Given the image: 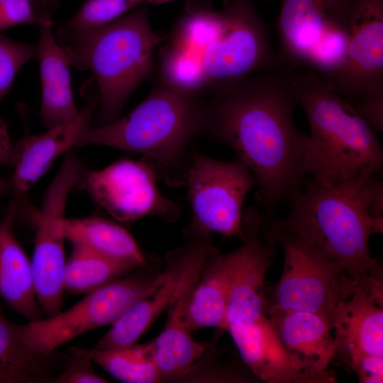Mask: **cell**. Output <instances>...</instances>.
Returning a JSON list of instances; mask_svg holds the SVG:
<instances>
[{"instance_id": "21", "label": "cell", "mask_w": 383, "mask_h": 383, "mask_svg": "<svg viewBox=\"0 0 383 383\" xmlns=\"http://www.w3.org/2000/svg\"><path fill=\"white\" fill-rule=\"evenodd\" d=\"M16 204L15 198L0 221V296L13 310L33 321L40 319L41 313L35 299L30 262L13 231Z\"/></svg>"}, {"instance_id": "7", "label": "cell", "mask_w": 383, "mask_h": 383, "mask_svg": "<svg viewBox=\"0 0 383 383\" xmlns=\"http://www.w3.org/2000/svg\"><path fill=\"white\" fill-rule=\"evenodd\" d=\"M280 1L274 28L283 66L333 75L345 59L352 0Z\"/></svg>"}, {"instance_id": "3", "label": "cell", "mask_w": 383, "mask_h": 383, "mask_svg": "<svg viewBox=\"0 0 383 383\" xmlns=\"http://www.w3.org/2000/svg\"><path fill=\"white\" fill-rule=\"evenodd\" d=\"M163 49L202 94L282 65L252 0H224L221 11L209 0L187 1Z\"/></svg>"}, {"instance_id": "8", "label": "cell", "mask_w": 383, "mask_h": 383, "mask_svg": "<svg viewBox=\"0 0 383 383\" xmlns=\"http://www.w3.org/2000/svg\"><path fill=\"white\" fill-rule=\"evenodd\" d=\"M157 275L134 274L118 278L88 293L65 312L15 324L16 333L30 351L48 356L58 347L91 330L113 324L132 305L151 294L165 280Z\"/></svg>"}, {"instance_id": "36", "label": "cell", "mask_w": 383, "mask_h": 383, "mask_svg": "<svg viewBox=\"0 0 383 383\" xmlns=\"http://www.w3.org/2000/svg\"><path fill=\"white\" fill-rule=\"evenodd\" d=\"M145 4H162L165 3L170 2L172 0H143Z\"/></svg>"}, {"instance_id": "25", "label": "cell", "mask_w": 383, "mask_h": 383, "mask_svg": "<svg viewBox=\"0 0 383 383\" xmlns=\"http://www.w3.org/2000/svg\"><path fill=\"white\" fill-rule=\"evenodd\" d=\"M73 354L87 357L115 379L126 383H155L162 380L152 341L117 350L74 348Z\"/></svg>"}, {"instance_id": "2", "label": "cell", "mask_w": 383, "mask_h": 383, "mask_svg": "<svg viewBox=\"0 0 383 383\" xmlns=\"http://www.w3.org/2000/svg\"><path fill=\"white\" fill-rule=\"evenodd\" d=\"M376 174L367 170L341 182L310 177L292 195L289 214L270 219L268 230L299 240L344 269L361 287L382 293V270L368 246L370 237L383 228L382 217L370 213L383 186Z\"/></svg>"}, {"instance_id": "15", "label": "cell", "mask_w": 383, "mask_h": 383, "mask_svg": "<svg viewBox=\"0 0 383 383\" xmlns=\"http://www.w3.org/2000/svg\"><path fill=\"white\" fill-rule=\"evenodd\" d=\"M87 83L86 104L70 121L38 135H27L14 145L11 184L18 194L28 192L53 162L74 146H82L99 104V91L92 77Z\"/></svg>"}, {"instance_id": "32", "label": "cell", "mask_w": 383, "mask_h": 383, "mask_svg": "<svg viewBox=\"0 0 383 383\" xmlns=\"http://www.w3.org/2000/svg\"><path fill=\"white\" fill-rule=\"evenodd\" d=\"M355 372L362 383H382L383 382V357L363 354L355 358L349 366Z\"/></svg>"}, {"instance_id": "4", "label": "cell", "mask_w": 383, "mask_h": 383, "mask_svg": "<svg viewBox=\"0 0 383 383\" xmlns=\"http://www.w3.org/2000/svg\"><path fill=\"white\" fill-rule=\"evenodd\" d=\"M70 67L89 70L99 91L97 125L117 118L133 91L152 74L154 52L166 37L154 31L146 4L102 26L57 30Z\"/></svg>"}, {"instance_id": "20", "label": "cell", "mask_w": 383, "mask_h": 383, "mask_svg": "<svg viewBox=\"0 0 383 383\" xmlns=\"http://www.w3.org/2000/svg\"><path fill=\"white\" fill-rule=\"evenodd\" d=\"M37 57L40 63L43 125L51 128L74 118L78 113L72 94L70 64L54 38L52 25L40 26Z\"/></svg>"}, {"instance_id": "10", "label": "cell", "mask_w": 383, "mask_h": 383, "mask_svg": "<svg viewBox=\"0 0 383 383\" xmlns=\"http://www.w3.org/2000/svg\"><path fill=\"white\" fill-rule=\"evenodd\" d=\"M340 69L326 80L374 127L383 129V0H352Z\"/></svg>"}, {"instance_id": "12", "label": "cell", "mask_w": 383, "mask_h": 383, "mask_svg": "<svg viewBox=\"0 0 383 383\" xmlns=\"http://www.w3.org/2000/svg\"><path fill=\"white\" fill-rule=\"evenodd\" d=\"M82 174L74 160H64L48 187L39 209L29 211L35 232V245L30 262L35 296L48 317L61 311L66 267L63 219L71 189Z\"/></svg>"}, {"instance_id": "23", "label": "cell", "mask_w": 383, "mask_h": 383, "mask_svg": "<svg viewBox=\"0 0 383 383\" xmlns=\"http://www.w3.org/2000/svg\"><path fill=\"white\" fill-rule=\"evenodd\" d=\"M238 257V249L224 255L216 253L204 267L187 309V320L192 331L202 328H223Z\"/></svg>"}, {"instance_id": "17", "label": "cell", "mask_w": 383, "mask_h": 383, "mask_svg": "<svg viewBox=\"0 0 383 383\" xmlns=\"http://www.w3.org/2000/svg\"><path fill=\"white\" fill-rule=\"evenodd\" d=\"M265 315L282 343L313 383H332L335 378L328 369L335 357L329 321L306 311H286L266 305Z\"/></svg>"}, {"instance_id": "5", "label": "cell", "mask_w": 383, "mask_h": 383, "mask_svg": "<svg viewBox=\"0 0 383 383\" xmlns=\"http://www.w3.org/2000/svg\"><path fill=\"white\" fill-rule=\"evenodd\" d=\"M298 102L310 126L301 172L330 182L379 172L383 151L377 131L325 79L308 70L294 73Z\"/></svg>"}, {"instance_id": "24", "label": "cell", "mask_w": 383, "mask_h": 383, "mask_svg": "<svg viewBox=\"0 0 383 383\" xmlns=\"http://www.w3.org/2000/svg\"><path fill=\"white\" fill-rule=\"evenodd\" d=\"M65 239L104 257L145 265V260L133 236L118 223L100 216L63 219Z\"/></svg>"}, {"instance_id": "16", "label": "cell", "mask_w": 383, "mask_h": 383, "mask_svg": "<svg viewBox=\"0 0 383 383\" xmlns=\"http://www.w3.org/2000/svg\"><path fill=\"white\" fill-rule=\"evenodd\" d=\"M206 261V255L201 251L188 254L178 288L170 305L167 322L152 341L155 360L162 380H177L186 376L204 351L203 345L192 335L187 309Z\"/></svg>"}, {"instance_id": "34", "label": "cell", "mask_w": 383, "mask_h": 383, "mask_svg": "<svg viewBox=\"0 0 383 383\" xmlns=\"http://www.w3.org/2000/svg\"><path fill=\"white\" fill-rule=\"evenodd\" d=\"M383 212V186L375 193L370 206V213L374 218L382 217Z\"/></svg>"}, {"instance_id": "18", "label": "cell", "mask_w": 383, "mask_h": 383, "mask_svg": "<svg viewBox=\"0 0 383 383\" xmlns=\"http://www.w3.org/2000/svg\"><path fill=\"white\" fill-rule=\"evenodd\" d=\"M382 297L357 287L336 307L331 321L335 356L348 366L363 354L383 357Z\"/></svg>"}, {"instance_id": "14", "label": "cell", "mask_w": 383, "mask_h": 383, "mask_svg": "<svg viewBox=\"0 0 383 383\" xmlns=\"http://www.w3.org/2000/svg\"><path fill=\"white\" fill-rule=\"evenodd\" d=\"M262 216L255 208L243 212V245L229 292L222 329L245 324L265 315V278L274 254V245L261 239Z\"/></svg>"}, {"instance_id": "19", "label": "cell", "mask_w": 383, "mask_h": 383, "mask_svg": "<svg viewBox=\"0 0 383 383\" xmlns=\"http://www.w3.org/2000/svg\"><path fill=\"white\" fill-rule=\"evenodd\" d=\"M251 372L269 383H313L287 352L266 315L226 329Z\"/></svg>"}, {"instance_id": "26", "label": "cell", "mask_w": 383, "mask_h": 383, "mask_svg": "<svg viewBox=\"0 0 383 383\" xmlns=\"http://www.w3.org/2000/svg\"><path fill=\"white\" fill-rule=\"evenodd\" d=\"M132 262L113 260L78 245L66 262L64 290L87 294L140 268Z\"/></svg>"}, {"instance_id": "35", "label": "cell", "mask_w": 383, "mask_h": 383, "mask_svg": "<svg viewBox=\"0 0 383 383\" xmlns=\"http://www.w3.org/2000/svg\"><path fill=\"white\" fill-rule=\"evenodd\" d=\"M9 187L8 182L0 178V196L4 195L8 191Z\"/></svg>"}, {"instance_id": "27", "label": "cell", "mask_w": 383, "mask_h": 383, "mask_svg": "<svg viewBox=\"0 0 383 383\" xmlns=\"http://www.w3.org/2000/svg\"><path fill=\"white\" fill-rule=\"evenodd\" d=\"M48 357L28 350L0 309V383L43 382Z\"/></svg>"}, {"instance_id": "11", "label": "cell", "mask_w": 383, "mask_h": 383, "mask_svg": "<svg viewBox=\"0 0 383 383\" xmlns=\"http://www.w3.org/2000/svg\"><path fill=\"white\" fill-rule=\"evenodd\" d=\"M255 185L251 172L238 158L225 162L189 153L183 186L192 210L193 233L201 238L218 233L242 240L243 205Z\"/></svg>"}, {"instance_id": "13", "label": "cell", "mask_w": 383, "mask_h": 383, "mask_svg": "<svg viewBox=\"0 0 383 383\" xmlns=\"http://www.w3.org/2000/svg\"><path fill=\"white\" fill-rule=\"evenodd\" d=\"M156 168L149 162L121 158L106 167L82 175L80 187L114 218L131 222L156 216L177 219L182 208L160 192Z\"/></svg>"}, {"instance_id": "31", "label": "cell", "mask_w": 383, "mask_h": 383, "mask_svg": "<svg viewBox=\"0 0 383 383\" xmlns=\"http://www.w3.org/2000/svg\"><path fill=\"white\" fill-rule=\"evenodd\" d=\"M74 359L65 370L56 379L59 383H104L108 381L96 373L91 368L89 358L73 354Z\"/></svg>"}, {"instance_id": "9", "label": "cell", "mask_w": 383, "mask_h": 383, "mask_svg": "<svg viewBox=\"0 0 383 383\" xmlns=\"http://www.w3.org/2000/svg\"><path fill=\"white\" fill-rule=\"evenodd\" d=\"M265 239L279 243L284 252L282 274L266 305L315 313L331 325L338 305L361 287L341 267L289 235L268 230Z\"/></svg>"}, {"instance_id": "22", "label": "cell", "mask_w": 383, "mask_h": 383, "mask_svg": "<svg viewBox=\"0 0 383 383\" xmlns=\"http://www.w3.org/2000/svg\"><path fill=\"white\" fill-rule=\"evenodd\" d=\"M187 258V249L175 253L164 282L151 294L132 305L96 343L92 350H117L133 346L154 321L170 306Z\"/></svg>"}, {"instance_id": "33", "label": "cell", "mask_w": 383, "mask_h": 383, "mask_svg": "<svg viewBox=\"0 0 383 383\" xmlns=\"http://www.w3.org/2000/svg\"><path fill=\"white\" fill-rule=\"evenodd\" d=\"M14 145L12 144L6 122L0 116V167L12 165Z\"/></svg>"}, {"instance_id": "1", "label": "cell", "mask_w": 383, "mask_h": 383, "mask_svg": "<svg viewBox=\"0 0 383 383\" xmlns=\"http://www.w3.org/2000/svg\"><path fill=\"white\" fill-rule=\"evenodd\" d=\"M292 70H265L211 91L199 134L230 146L251 172L256 198L271 216L304 182L308 135L294 120L298 102Z\"/></svg>"}, {"instance_id": "28", "label": "cell", "mask_w": 383, "mask_h": 383, "mask_svg": "<svg viewBox=\"0 0 383 383\" xmlns=\"http://www.w3.org/2000/svg\"><path fill=\"white\" fill-rule=\"evenodd\" d=\"M58 0H0V33L19 24L52 25Z\"/></svg>"}, {"instance_id": "29", "label": "cell", "mask_w": 383, "mask_h": 383, "mask_svg": "<svg viewBox=\"0 0 383 383\" xmlns=\"http://www.w3.org/2000/svg\"><path fill=\"white\" fill-rule=\"evenodd\" d=\"M144 4L143 0H85L65 27L72 30L98 28Z\"/></svg>"}, {"instance_id": "6", "label": "cell", "mask_w": 383, "mask_h": 383, "mask_svg": "<svg viewBox=\"0 0 383 383\" xmlns=\"http://www.w3.org/2000/svg\"><path fill=\"white\" fill-rule=\"evenodd\" d=\"M204 101L158 79L148 96L128 115L90 127L82 146L140 154L170 187L183 186L187 148L199 133Z\"/></svg>"}, {"instance_id": "30", "label": "cell", "mask_w": 383, "mask_h": 383, "mask_svg": "<svg viewBox=\"0 0 383 383\" xmlns=\"http://www.w3.org/2000/svg\"><path fill=\"white\" fill-rule=\"evenodd\" d=\"M37 45L13 40L0 33V99L8 92L19 69L37 57Z\"/></svg>"}]
</instances>
